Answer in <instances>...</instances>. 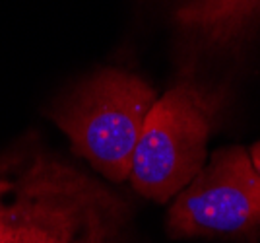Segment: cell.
Masks as SVG:
<instances>
[{"instance_id":"cell-2","label":"cell","mask_w":260,"mask_h":243,"mask_svg":"<svg viewBox=\"0 0 260 243\" xmlns=\"http://www.w3.org/2000/svg\"><path fill=\"white\" fill-rule=\"evenodd\" d=\"M212 115L214 103L192 84H179L153 103L130 167L142 197L165 202L200 173Z\"/></svg>"},{"instance_id":"cell-1","label":"cell","mask_w":260,"mask_h":243,"mask_svg":"<svg viewBox=\"0 0 260 243\" xmlns=\"http://www.w3.org/2000/svg\"><path fill=\"white\" fill-rule=\"evenodd\" d=\"M155 101V92L142 78L107 68L72 89L51 115L78 156L120 183L130 175L136 144Z\"/></svg>"},{"instance_id":"cell-3","label":"cell","mask_w":260,"mask_h":243,"mask_svg":"<svg viewBox=\"0 0 260 243\" xmlns=\"http://www.w3.org/2000/svg\"><path fill=\"white\" fill-rule=\"evenodd\" d=\"M167 230L173 237L260 235V171L250 154L231 146L217 150L208 167L177 195Z\"/></svg>"},{"instance_id":"cell-4","label":"cell","mask_w":260,"mask_h":243,"mask_svg":"<svg viewBox=\"0 0 260 243\" xmlns=\"http://www.w3.org/2000/svg\"><path fill=\"white\" fill-rule=\"evenodd\" d=\"M126 220L117 195L60 162L14 243H122Z\"/></svg>"},{"instance_id":"cell-5","label":"cell","mask_w":260,"mask_h":243,"mask_svg":"<svg viewBox=\"0 0 260 243\" xmlns=\"http://www.w3.org/2000/svg\"><path fill=\"white\" fill-rule=\"evenodd\" d=\"M58 164L39 146H20L0 158V243H14Z\"/></svg>"},{"instance_id":"cell-7","label":"cell","mask_w":260,"mask_h":243,"mask_svg":"<svg viewBox=\"0 0 260 243\" xmlns=\"http://www.w3.org/2000/svg\"><path fill=\"white\" fill-rule=\"evenodd\" d=\"M250 160H252V164H254V167L260 171V142L254 144L252 148H250Z\"/></svg>"},{"instance_id":"cell-6","label":"cell","mask_w":260,"mask_h":243,"mask_svg":"<svg viewBox=\"0 0 260 243\" xmlns=\"http://www.w3.org/2000/svg\"><path fill=\"white\" fill-rule=\"evenodd\" d=\"M260 18V0H177V20L212 45L239 39Z\"/></svg>"}]
</instances>
